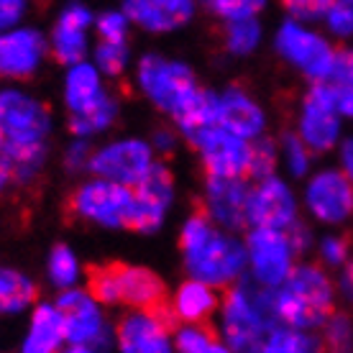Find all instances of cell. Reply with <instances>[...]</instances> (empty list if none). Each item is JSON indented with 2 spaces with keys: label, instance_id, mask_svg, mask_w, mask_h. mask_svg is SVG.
Instances as JSON below:
<instances>
[{
  "label": "cell",
  "instance_id": "16",
  "mask_svg": "<svg viewBox=\"0 0 353 353\" xmlns=\"http://www.w3.org/2000/svg\"><path fill=\"white\" fill-rule=\"evenodd\" d=\"M248 194L243 176H208L203 210L225 228L239 230L248 223Z\"/></svg>",
  "mask_w": 353,
  "mask_h": 353
},
{
  "label": "cell",
  "instance_id": "39",
  "mask_svg": "<svg viewBox=\"0 0 353 353\" xmlns=\"http://www.w3.org/2000/svg\"><path fill=\"white\" fill-rule=\"evenodd\" d=\"M327 26L338 36L353 34V0H333L327 8Z\"/></svg>",
  "mask_w": 353,
  "mask_h": 353
},
{
  "label": "cell",
  "instance_id": "22",
  "mask_svg": "<svg viewBox=\"0 0 353 353\" xmlns=\"http://www.w3.org/2000/svg\"><path fill=\"white\" fill-rule=\"evenodd\" d=\"M90 26V10L70 6L54 28V57L59 64H77L85 57V31Z\"/></svg>",
  "mask_w": 353,
  "mask_h": 353
},
{
  "label": "cell",
  "instance_id": "15",
  "mask_svg": "<svg viewBox=\"0 0 353 353\" xmlns=\"http://www.w3.org/2000/svg\"><path fill=\"white\" fill-rule=\"evenodd\" d=\"M174 312H149L136 310L121 320L118 343L128 353H164L169 351V330L174 327Z\"/></svg>",
  "mask_w": 353,
  "mask_h": 353
},
{
  "label": "cell",
  "instance_id": "4",
  "mask_svg": "<svg viewBox=\"0 0 353 353\" xmlns=\"http://www.w3.org/2000/svg\"><path fill=\"white\" fill-rule=\"evenodd\" d=\"M276 323L292 327H315L333 315V287L323 269L297 266L279 287H274Z\"/></svg>",
  "mask_w": 353,
  "mask_h": 353
},
{
  "label": "cell",
  "instance_id": "38",
  "mask_svg": "<svg viewBox=\"0 0 353 353\" xmlns=\"http://www.w3.org/2000/svg\"><path fill=\"white\" fill-rule=\"evenodd\" d=\"M218 16L228 21H241V18H254L264 8V0H205Z\"/></svg>",
  "mask_w": 353,
  "mask_h": 353
},
{
  "label": "cell",
  "instance_id": "14",
  "mask_svg": "<svg viewBox=\"0 0 353 353\" xmlns=\"http://www.w3.org/2000/svg\"><path fill=\"white\" fill-rule=\"evenodd\" d=\"M151 149L141 141H118L92 154L90 169L103 179L133 187L151 169Z\"/></svg>",
  "mask_w": 353,
  "mask_h": 353
},
{
  "label": "cell",
  "instance_id": "48",
  "mask_svg": "<svg viewBox=\"0 0 353 353\" xmlns=\"http://www.w3.org/2000/svg\"><path fill=\"white\" fill-rule=\"evenodd\" d=\"M16 179H13V169H10L8 159L6 157H0V192H6L8 185H13Z\"/></svg>",
  "mask_w": 353,
  "mask_h": 353
},
{
  "label": "cell",
  "instance_id": "19",
  "mask_svg": "<svg viewBox=\"0 0 353 353\" xmlns=\"http://www.w3.org/2000/svg\"><path fill=\"white\" fill-rule=\"evenodd\" d=\"M125 18L149 31H172L190 21L192 0H125Z\"/></svg>",
  "mask_w": 353,
  "mask_h": 353
},
{
  "label": "cell",
  "instance_id": "12",
  "mask_svg": "<svg viewBox=\"0 0 353 353\" xmlns=\"http://www.w3.org/2000/svg\"><path fill=\"white\" fill-rule=\"evenodd\" d=\"M276 46H279L284 59L297 64L310 80L315 82H323L327 77L330 64H333V54H336L325 39H320L318 34H312L307 28L297 26L294 21L279 28Z\"/></svg>",
  "mask_w": 353,
  "mask_h": 353
},
{
  "label": "cell",
  "instance_id": "17",
  "mask_svg": "<svg viewBox=\"0 0 353 353\" xmlns=\"http://www.w3.org/2000/svg\"><path fill=\"white\" fill-rule=\"evenodd\" d=\"M310 212L325 223H341L353 212V179L343 172H320L307 187Z\"/></svg>",
  "mask_w": 353,
  "mask_h": 353
},
{
  "label": "cell",
  "instance_id": "51",
  "mask_svg": "<svg viewBox=\"0 0 353 353\" xmlns=\"http://www.w3.org/2000/svg\"><path fill=\"white\" fill-rule=\"evenodd\" d=\"M157 146H159V149H172V136H169V133H157Z\"/></svg>",
  "mask_w": 353,
  "mask_h": 353
},
{
  "label": "cell",
  "instance_id": "6",
  "mask_svg": "<svg viewBox=\"0 0 353 353\" xmlns=\"http://www.w3.org/2000/svg\"><path fill=\"white\" fill-rule=\"evenodd\" d=\"M190 143L200 151L208 176H243L248 179V164H251L248 139H241L223 125H210L203 133H197Z\"/></svg>",
  "mask_w": 353,
  "mask_h": 353
},
{
  "label": "cell",
  "instance_id": "25",
  "mask_svg": "<svg viewBox=\"0 0 353 353\" xmlns=\"http://www.w3.org/2000/svg\"><path fill=\"white\" fill-rule=\"evenodd\" d=\"M172 307H174L176 318L190 320V323H200V320L210 318V312L218 307V297H215V292L210 290L208 282L192 279V282L182 284L176 290Z\"/></svg>",
  "mask_w": 353,
  "mask_h": 353
},
{
  "label": "cell",
  "instance_id": "47",
  "mask_svg": "<svg viewBox=\"0 0 353 353\" xmlns=\"http://www.w3.org/2000/svg\"><path fill=\"white\" fill-rule=\"evenodd\" d=\"M341 292H343V297L353 305V261L345 266L343 276H341Z\"/></svg>",
  "mask_w": 353,
  "mask_h": 353
},
{
  "label": "cell",
  "instance_id": "29",
  "mask_svg": "<svg viewBox=\"0 0 353 353\" xmlns=\"http://www.w3.org/2000/svg\"><path fill=\"white\" fill-rule=\"evenodd\" d=\"M115 113H118L115 100L113 97L103 95L95 105H90L88 110L72 115L70 128H72V133H77V136H90V133L103 131V128H108V125L113 123Z\"/></svg>",
  "mask_w": 353,
  "mask_h": 353
},
{
  "label": "cell",
  "instance_id": "50",
  "mask_svg": "<svg viewBox=\"0 0 353 353\" xmlns=\"http://www.w3.org/2000/svg\"><path fill=\"white\" fill-rule=\"evenodd\" d=\"M343 167H345V174L353 179V139L343 143Z\"/></svg>",
  "mask_w": 353,
  "mask_h": 353
},
{
  "label": "cell",
  "instance_id": "3",
  "mask_svg": "<svg viewBox=\"0 0 353 353\" xmlns=\"http://www.w3.org/2000/svg\"><path fill=\"white\" fill-rule=\"evenodd\" d=\"M274 325H276L274 287H264L256 279H246L236 290H228L223 300V327L228 348L236 351L261 348V341H266Z\"/></svg>",
  "mask_w": 353,
  "mask_h": 353
},
{
  "label": "cell",
  "instance_id": "8",
  "mask_svg": "<svg viewBox=\"0 0 353 353\" xmlns=\"http://www.w3.org/2000/svg\"><path fill=\"white\" fill-rule=\"evenodd\" d=\"M248 264L254 279L264 287H279L292 272V246L279 228H256L248 236Z\"/></svg>",
  "mask_w": 353,
  "mask_h": 353
},
{
  "label": "cell",
  "instance_id": "21",
  "mask_svg": "<svg viewBox=\"0 0 353 353\" xmlns=\"http://www.w3.org/2000/svg\"><path fill=\"white\" fill-rule=\"evenodd\" d=\"M218 125L241 139H256L264 131V113L246 92L228 90L223 97H218Z\"/></svg>",
  "mask_w": 353,
  "mask_h": 353
},
{
  "label": "cell",
  "instance_id": "18",
  "mask_svg": "<svg viewBox=\"0 0 353 353\" xmlns=\"http://www.w3.org/2000/svg\"><path fill=\"white\" fill-rule=\"evenodd\" d=\"M294 221V200L290 187L266 176L259 182L256 190L248 194V223L256 228H279L284 230Z\"/></svg>",
  "mask_w": 353,
  "mask_h": 353
},
{
  "label": "cell",
  "instance_id": "27",
  "mask_svg": "<svg viewBox=\"0 0 353 353\" xmlns=\"http://www.w3.org/2000/svg\"><path fill=\"white\" fill-rule=\"evenodd\" d=\"M3 157L13 169L16 185H26L34 179L44 161V141H6Z\"/></svg>",
  "mask_w": 353,
  "mask_h": 353
},
{
  "label": "cell",
  "instance_id": "49",
  "mask_svg": "<svg viewBox=\"0 0 353 353\" xmlns=\"http://www.w3.org/2000/svg\"><path fill=\"white\" fill-rule=\"evenodd\" d=\"M338 110H341L343 115H351L353 118V88L343 90V92L338 95Z\"/></svg>",
  "mask_w": 353,
  "mask_h": 353
},
{
  "label": "cell",
  "instance_id": "45",
  "mask_svg": "<svg viewBox=\"0 0 353 353\" xmlns=\"http://www.w3.org/2000/svg\"><path fill=\"white\" fill-rule=\"evenodd\" d=\"M26 0H0V28L13 26L23 13Z\"/></svg>",
  "mask_w": 353,
  "mask_h": 353
},
{
  "label": "cell",
  "instance_id": "44",
  "mask_svg": "<svg viewBox=\"0 0 353 353\" xmlns=\"http://www.w3.org/2000/svg\"><path fill=\"white\" fill-rule=\"evenodd\" d=\"M284 233H287V239H290V246H292V251L294 254H300V251H305L307 248V243H310V230L302 225L297 218L284 228Z\"/></svg>",
  "mask_w": 353,
  "mask_h": 353
},
{
  "label": "cell",
  "instance_id": "37",
  "mask_svg": "<svg viewBox=\"0 0 353 353\" xmlns=\"http://www.w3.org/2000/svg\"><path fill=\"white\" fill-rule=\"evenodd\" d=\"M95 59H97V67L115 77V74H121L125 67V59H128V52H125V44L123 41H103V44L97 46L95 52Z\"/></svg>",
  "mask_w": 353,
  "mask_h": 353
},
{
  "label": "cell",
  "instance_id": "36",
  "mask_svg": "<svg viewBox=\"0 0 353 353\" xmlns=\"http://www.w3.org/2000/svg\"><path fill=\"white\" fill-rule=\"evenodd\" d=\"M323 82L333 85L336 90H351L353 88V49H338L333 54V64H330V72Z\"/></svg>",
  "mask_w": 353,
  "mask_h": 353
},
{
  "label": "cell",
  "instance_id": "34",
  "mask_svg": "<svg viewBox=\"0 0 353 353\" xmlns=\"http://www.w3.org/2000/svg\"><path fill=\"white\" fill-rule=\"evenodd\" d=\"M274 164H276V154H274L272 141L259 139L256 143H251V164H248V179H266L272 176Z\"/></svg>",
  "mask_w": 353,
  "mask_h": 353
},
{
  "label": "cell",
  "instance_id": "20",
  "mask_svg": "<svg viewBox=\"0 0 353 353\" xmlns=\"http://www.w3.org/2000/svg\"><path fill=\"white\" fill-rule=\"evenodd\" d=\"M44 41L36 31H10L0 36V74L28 77L41 59Z\"/></svg>",
  "mask_w": 353,
  "mask_h": 353
},
{
  "label": "cell",
  "instance_id": "46",
  "mask_svg": "<svg viewBox=\"0 0 353 353\" xmlns=\"http://www.w3.org/2000/svg\"><path fill=\"white\" fill-rule=\"evenodd\" d=\"M90 154V149L88 146H85V143H74V146H72L70 149V157H67V164H70L72 169H80L82 164H85V157H88Z\"/></svg>",
  "mask_w": 353,
  "mask_h": 353
},
{
  "label": "cell",
  "instance_id": "35",
  "mask_svg": "<svg viewBox=\"0 0 353 353\" xmlns=\"http://www.w3.org/2000/svg\"><path fill=\"white\" fill-rule=\"evenodd\" d=\"M325 348L330 351L353 348V325L345 315H330L325 320Z\"/></svg>",
  "mask_w": 353,
  "mask_h": 353
},
{
  "label": "cell",
  "instance_id": "52",
  "mask_svg": "<svg viewBox=\"0 0 353 353\" xmlns=\"http://www.w3.org/2000/svg\"><path fill=\"white\" fill-rule=\"evenodd\" d=\"M3 146H6V133H3V128H0V151H3Z\"/></svg>",
  "mask_w": 353,
  "mask_h": 353
},
{
  "label": "cell",
  "instance_id": "40",
  "mask_svg": "<svg viewBox=\"0 0 353 353\" xmlns=\"http://www.w3.org/2000/svg\"><path fill=\"white\" fill-rule=\"evenodd\" d=\"M284 151H287V161H290L292 172L297 176L305 174L310 167V151H307V143L302 141V136H287Z\"/></svg>",
  "mask_w": 353,
  "mask_h": 353
},
{
  "label": "cell",
  "instance_id": "7",
  "mask_svg": "<svg viewBox=\"0 0 353 353\" xmlns=\"http://www.w3.org/2000/svg\"><path fill=\"white\" fill-rule=\"evenodd\" d=\"M57 310L62 312L64 341L72 351H97L105 348L108 327L100 318L95 297L90 300L85 292H64L57 300Z\"/></svg>",
  "mask_w": 353,
  "mask_h": 353
},
{
  "label": "cell",
  "instance_id": "33",
  "mask_svg": "<svg viewBox=\"0 0 353 353\" xmlns=\"http://www.w3.org/2000/svg\"><path fill=\"white\" fill-rule=\"evenodd\" d=\"M49 274H52V282L59 284V287H70L77 279V261H74V256H72V251L67 246H57L52 251Z\"/></svg>",
  "mask_w": 353,
  "mask_h": 353
},
{
  "label": "cell",
  "instance_id": "42",
  "mask_svg": "<svg viewBox=\"0 0 353 353\" xmlns=\"http://www.w3.org/2000/svg\"><path fill=\"white\" fill-rule=\"evenodd\" d=\"M97 31L105 41H123L125 39V13H105L97 21Z\"/></svg>",
  "mask_w": 353,
  "mask_h": 353
},
{
  "label": "cell",
  "instance_id": "23",
  "mask_svg": "<svg viewBox=\"0 0 353 353\" xmlns=\"http://www.w3.org/2000/svg\"><path fill=\"white\" fill-rule=\"evenodd\" d=\"M176 125L182 128L187 141H192L197 133H203L210 125H218V95L194 88L190 95L172 110Z\"/></svg>",
  "mask_w": 353,
  "mask_h": 353
},
{
  "label": "cell",
  "instance_id": "26",
  "mask_svg": "<svg viewBox=\"0 0 353 353\" xmlns=\"http://www.w3.org/2000/svg\"><path fill=\"white\" fill-rule=\"evenodd\" d=\"M103 97V88H100V77L90 64H72V72L67 77V105L74 113L88 110L90 105H95Z\"/></svg>",
  "mask_w": 353,
  "mask_h": 353
},
{
  "label": "cell",
  "instance_id": "41",
  "mask_svg": "<svg viewBox=\"0 0 353 353\" xmlns=\"http://www.w3.org/2000/svg\"><path fill=\"white\" fill-rule=\"evenodd\" d=\"M282 3L294 18H320L333 6V0H282Z\"/></svg>",
  "mask_w": 353,
  "mask_h": 353
},
{
  "label": "cell",
  "instance_id": "1",
  "mask_svg": "<svg viewBox=\"0 0 353 353\" xmlns=\"http://www.w3.org/2000/svg\"><path fill=\"white\" fill-rule=\"evenodd\" d=\"M182 251L187 259V269L194 279L215 287L230 284L243 272L248 254L239 241L221 236L212 228L208 212H194L182 230Z\"/></svg>",
  "mask_w": 353,
  "mask_h": 353
},
{
  "label": "cell",
  "instance_id": "31",
  "mask_svg": "<svg viewBox=\"0 0 353 353\" xmlns=\"http://www.w3.org/2000/svg\"><path fill=\"white\" fill-rule=\"evenodd\" d=\"M264 351H312V348H318V343H312V338L300 333L297 327L292 325H284V327H276L274 325L269 330V336H266V343L261 345Z\"/></svg>",
  "mask_w": 353,
  "mask_h": 353
},
{
  "label": "cell",
  "instance_id": "32",
  "mask_svg": "<svg viewBox=\"0 0 353 353\" xmlns=\"http://www.w3.org/2000/svg\"><path fill=\"white\" fill-rule=\"evenodd\" d=\"M259 41V23L254 18L230 21L228 26V49L236 54H248Z\"/></svg>",
  "mask_w": 353,
  "mask_h": 353
},
{
  "label": "cell",
  "instance_id": "11",
  "mask_svg": "<svg viewBox=\"0 0 353 353\" xmlns=\"http://www.w3.org/2000/svg\"><path fill=\"white\" fill-rule=\"evenodd\" d=\"M139 80H141L143 92L164 110H174L182 100L194 90L192 72L176 62H167L161 57H143L139 64Z\"/></svg>",
  "mask_w": 353,
  "mask_h": 353
},
{
  "label": "cell",
  "instance_id": "5",
  "mask_svg": "<svg viewBox=\"0 0 353 353\" xmlns=\"http://www.w3.org/2000/svg\"><path fill=\"white\" fill-rule=\"evenodd\" d=\"M70 205L72 210L88 221L103 223L110 228H128L133 212V187L100 176L97 182H88L80 190H74Z\"/></svg>",
  "mask_w": 353,
  "mask_h": 353
},
{
  "label": "cell",
  "instance_id": "30",
  "mask_svg": "<svg viewBox=\"0 0 353 353\" xmlns=\"http://www.w3.org/2000/svg\"><path fill=\"white\" fill-rule=\"evenodd\" d=\"M176 351L185 353H221L223 343L218 333L210 325H205V320L187 325L176 333Z\"/></svg>",
  "mask_w": 353,
  "mask_h": 353
},
{
  "label": "cell",
  "instance_id": "10",
  "mask_svg": "<svg viewBox=\"0 0 353 353\" xmlns=\"http://www.w3.org/2000/svg\"><path fill=\"white\" fill-rule=\"evenodd\" d=\"M172 172L161 164H151V169L133 185V212L128 228L139 233H154L164 221L169 203H172Z\"/></svg>",
  "mask_w": 353,
  "mask_h": 353
},
{
  "label": "cell",
  "instance_id": "9",
  "mask_svg": "<svg viewBox=\"0 0 353 353\" xmlns=\"http://www.w3.org/2000/svg\"><path fill=\"white\" fill-rule=\"evenodd\" d=\"M338 95L336 90L327 82H315V88L310 90L305 97V110H302L300 133L302 141L307 143L312 151H327L338 139L341 123H338Z\"/></svg>",
  "mask_w": 353,
  "mask_h": 353
},
{
  "label": "cell",
  "instance_id": "43",
  "mask_svg": "<svg viewBox=\"0 0 353 353\" xmlns=\"http://www.w3.org/2000/svg\"><path fill=\"white\" fill-rule=\"evenodd\" d=\"M320 254L325 259L327 264H343L345 259H348V239H338V236H330V239L323 241V246H320Z\"/></svg>",
  "mask_w": 353,
  "mask_h": 353
},
{
  "label": "cell",
  "instance_id": "2",
  "mask_svg": "<svg viewBox=\"0 0 353 353\" xmlns=\"http://www.w3.org/2000/svg\"><path fill=\"white\" fill-rule=\"evenodd\" d=\"M88 292L90 297L105 305L123 302L136 310H149V312H174L159 276L139 266H88Z\"/></svg>",
  "mask_w": 353,
  "mask_h": 353
},
{
  "label": "cell",
  "instance_id": "13",
  "mask_svg": "<svg viewBox=\"0 0 353 353\" xmlns=\"http://www.w3.org/2000/svg\"><path fill=\"white\" fill-rule=\"evenodd\" d=\"M0 128L8 141H44L49 133V110L34 97L6 90L0 92Z\"/></svg>",
  "mask_w": 353,
  "mask_h": 353
},
{
  "label": "cell",
  "instance_id": "24",
  "mask_svg": "<svg viewBox=\"0 0 353 353\" xmlns=\"http://www.w3.org/2000/svg\"><path fill=\"white\" fill-rule=\"evenodd\" d=\"M64 343V325H62V312L57 305H39L31 320V330L23 343V351L31 353H52L59 351Z\"/></svg>",
  "mask_w": 353,
  "mask_h": 353
},
{
  "label": "cell",
  "instance_id": "28",
  "mask_svg": "<svg viewBox=\"0 0 353 353\" xmlns=\"http://www.w3.org/2000/svg\"><path fill=\"white\" fill-rule=\"evenodd\" d=\"M36 300V287L23 274L0 269V312H18Z\"/></svg>",
  "mask_w": 353,
  "mask_h": 353
}]
</instances>
